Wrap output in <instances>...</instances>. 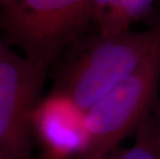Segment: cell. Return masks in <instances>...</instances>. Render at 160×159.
<instances>
[{
  "mask_svg": "<svg viewBox=\"0 0 160 159\" xmlns=\"http://www.w3.org/2000/svg\"><path fill=\"white\" fill-rule=\"evenodd\" d=\"M6 48H8V46H6L4 39H3V35H2L1 29H0V61H1L2 57H3V54H4Z\"/></svg>",
  "mask_w": 160,
  "mask_h": 159,
  "instance_id": "obj_9",
  "label": "cell"
},
{
  "mask_svg": "<svg viewBox=\"0 0 160 159\" xmlns=\"http://www.w3.org/2000/svg\"><path fill=\"white\" fill-rule=\"evenodd\" d=\"M48 68L12 48L0 61V154L30 159L32 114L42 98Z\"/></svg>",
  "mask_w": 160,
  "mask_h": 159,
  "instance_id": "obj_4",
  "label": "cell"
},
{
  "mask_svg": "<svg viewBox=\"0 0 160 159\" xmlns=\"http://www.w3.org/2000/svg\"><path fill=\"white\" fill-rule=\"evenodd\" d=\"M0 159H6L4 156H3V155H1V154H0Z\"/></svg>",
  "mask_w": 160,
  "mask_h": 159,
  "instance_id": "obj_13",
  "label": "cell"
},
{
  "mask_svg": "<svg viewBox=\"0 0 160 159\" xmlns=\"http://www.w3.org/2000/svg\"><path fill=\"white\" fill-rule=\"evenodd\" d=\"M93 22L92 0H12L0 7L6 46L46 68Z\"/></svg>",
  "mask_w": 160,
  "mask_h": 159,
  "instance_id": "obj_2",
  "label": "cell"
},
{
  "mask_svg": "<svg viewBox=\"0 0 160 159\" xmlns=\"http://www.w3.org/2000/svg\"><path fill=\"white\" fill-rule=\"evenodd\" d=\"M160 56L108 91L86 110L89 145L79 159H105L119 150L159 102Z\"/></svg>",
  "mask_w": 160,
  "mask_h": 159,
  "instance_id": "obj_3",
  "label": "cell"
},
{
  "mask_svg": "<svg viewBox=\"0 0 160 159\" xmlns=\"http://www.w3.org/2000/svg\"><path fill=\"white\" fill-rule=\"evenodd\" d=\"M158 106V104H157ZM159 142V117L157 107L135 131V141L117 159H156Z\"/></svg>",
  "mask_w": 160,
  "mask_h": 159,
  "instance_id": "obj_7",
  "label": "cell"
},
{
  "mask_svg": "<svg viewBox=\"0 0 160 159\" xmlns=\"http://www.w3.org/2000/svg\"><path fill=\"white\" fill-rule=\"evenodd\" d=\"M93 1L94 12H95V23L98 24L103 15L108 12L115 0H92Z\"/></svg>",
  "mask_w": 160,
  "mask_h": 159,
  "instance_id": "obj_8",
  "label": "cell"
},
{
  "mask_svg": "<svg viewBox=\"0 0 160 159\" xmlns=\"http://www.w3.org/2000/svg\"><path fill=\"white\" fill-rule=\"evenodd\" d=\"M156 0H115L98 22V32L112 34L130 29L132 23L144 17Z\"/></svg>",
  "mask_w": 160,
  "mask_h": 159,
  "instance_id": "obj_6",
  "label": "cell"
},
{
  "mask_svg": "<svg viewBox=\"0 0 160 159\" xmlns=\"http://www.w3.org/2000/svg\"><path fill=\"white\" fill-rule=\"evenodd\" d=\"M32 131L47 159L80 158L89 145L86 111L62 92L42 97L32 114Z\"/></svg>",
  "mask_w": 160,
  "mask_h": 159,
  "instance_id": "obj_5",
  "label": "cell"
},
{
  "mask_svg": "<svg viewBox=\"0 0 160 159\" xmlns=\"http://www.w3.org/2000/svg\"><path fill=\"white\" fill-rule=\"evenodd\" d=\"M158 56L160 24L144 31L98 32L65 63L54 90L69 96L86 111Z\"/></svg>",
  "mask_w": 160,
  "mask_h": 159,
  "instance_id": "obj_1",
  "label": "cell"
},
{
  "mask_svg": "<svg viewBox=\"0 0 160 159\" xmlns=\"http://www.w3.org/2000/svg\"><path fill=\"white\" fill-rule=\"evenodd\" d=\"M120 151H121V150H117L116 152H114V153H112V154L110 155V156L107 157L105 159H117V157H118L119 153H120Z\"/></svg>",
  "mask_w": 160,
  "mask_h": 159,
  "instance_id": "obj_11",
  "label": "cell"
},
{
  "mask_svg": "<svg viewBox=\"0 0 160 159\" xmlns=\"http://www.w3.org/2000/svg\"><path fill=\"white\" fill-rule=\"evenodd\" d=\"M9 1H12V0H0V7L3 6L4 4H6V3L9 2Z\"/></svg>",
  "mask_w": 160,
  "mask_h": 159,
  "instance_id": "obj_12",
  "label": "cell"
},
{
  "mask_svg": "<svg viewBox=\"0 0 160 159\" xmlns=\"http://www.w3.org/2000/svg\"><path fill=\"white\" fill-rule=\"evenodd\" d=\"M157 112L159 117V142H158V148H157V154H156V159H160V100L157 106Z\"/></svg>",
  "mask_w": 160,
  "mask_h": 159,
  "instance_id": "obj_10",
  "label": "cell"
}]
</instances>
